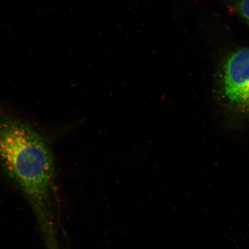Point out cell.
<instances>
[{
	"label": "cell",
	"mask_w": 249,
	"mask_h": 249,
	"mask_svg": "<svg viewBox=\"0 0 249 249\" xmlns=\"http://www.w3.org/2000/svg\"><path fill=\"white\" fill-rule=\"evenodd\" d=\"M219 79L224 101L235 110L249 115V48L238 50L226 59Z\"/></svg>",
	"instance_id": "cell-2"
},
{
	"label": "cell",
	"mask_w": 249,
	"mask_h": 249,
	"mask_svg": "<svg viewBox=\"0 0 249 249\" xmlns=\"http://www.w3.org/2000/svg\"><path fill=\"white\" fill-rule=\"evenodd\" d=\"M237 10L249 24V0H241L237 4Z\"/></svg>",
	"instance_id": "cell-3"
},
{
	"label": "cell",
	"mask_w": 249,
	"mask_h": 249,
	"mask_svg": "<svg viewBox=\"0 0 249 249\" xmlns=\"http://www.w3.org/2000/svg\"><path fill=\"white\" fill-rule=\"evenodd\" d=\"M0 166L27 198L43 239L57 238L53 192L55 164L51 145L32 124L0 108Z\"/></svg>",
	"instance_id": "cell-1"
}]
</instances>
